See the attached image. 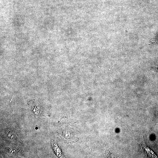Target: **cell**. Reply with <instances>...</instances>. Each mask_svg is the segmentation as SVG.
<instances>
[{
    "label": "cell",
    "instance_id": "cell-1",
    "mask_svg": "<svg viewBox=\"0 0 158 158\" xmlns=\"http://www.w3.org/2000/svg\"><path fill=\"white\" fill-rule=\"evenodd\" d=\"M150 69L154 72L158 73V60L152 63Z\"/></svg>",
    "mask_w": 158,
    "mask_h": 158
},
{
    "label": "cell",
    "instance_id": "cell-2",
    "mask_svg": "<svg viewBox=\"0 0 158 158\" xmlns=\"http://www.w3.org/2000/svg\"><path fill=\"white\" fill-rule=\"evenodd\" d=\"M158 43V35L154 39L152 40L150 42V44H153Z\"/></svg>",
    "mask_w": 158,
    "mask_h": 158
}]
</instances>
